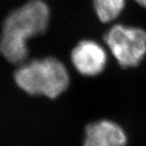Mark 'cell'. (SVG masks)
<instances>
[{
	"instance_id": "cell-7",
	"label": "cell",
	"mask_w": 146,
	"mask_h": 146,
	"mask_svg": "<svg viewBox=\"0 0 146 146\" xmlns=\"http://www.w3.org/2000/svg\"><path fill=\"white\" fill-rule=\"evenodd\" d=\"M135 2H136L139 5H141L143 7L146 8V0H134Z\"/></svg>"
},
{
	"instance_id": "cell-3",
	"label": "cell",
	"mask_w": 146,
	"mask_h": 146,
	"mask_svg": "<svg viewBox=\"0 0 146 146\" xmlns=\"http://www.w3.org/2000/svg\"><path fill=\"white\" fill-rule=\"evenodd\" d=\"M104 40L122 68H135L145 56L146 32L141 28L115 25L106 33Z\"/></svg>"
},
{
	"instance_id": "cell-5",
	"label": "cell",
	"mask_w": 146,
	"mask_h": 146,
	"mask_svg": "<svg viewBox=\"0 0 146 146\" xmlns=\"http://www.w3.org/2000/svg\"><path fill=\"white\" fill-rule=\"evenodd\" d=\"M127 141L123 129L110 120H99L85 127L84 146H125Z\"/></svg>"
},
{
	"instance_id": "cell-4",
	"label": "cell",
	"mask_w": 146,
	"mask_h": 146,
	"mask_svg": "<svg viewBox=\"0 0 146 146\" xmlns=\"http://www.w3.org/2000/svg\"><path fill=\"white\" fill-rule=\"evenodd\" d=\"M71 61L81 75L95 76L104 71L107 54L104 48L98 42L93 40H83L73 48Z\"/></svg>"
},
{
	"instance_id": "cell-6",
	"label": "cell",
	"mask_w": 146,
	"mask_h": 146,
	"mask_svg": "<svg viewBox=\"0 0 146 146\" xmlns=\"http://www.w3.org/2000/svg\"><path fill=\"white\" fill-rule=\"evenodd\" d=\"M126 0H94L97 16L102 23L115 21L125 7Z\"/></svg>"
},
{
	"instance_id": "cell-2",
	"label": "cell",
	"mask_w": 146,
	"mask_h": 146,
	"mask_svg": "<svg viewBox=\"0 0 146 146\" xmlns=\"http://www.w3.org/2000/svg\"><path fill=\"white\" fill-rule=\"evenodd\" d=\"M66 67L55 58L35 59L24 63L15 72L18 87L33 96L56 98L64 93L70 83Z\"/></svg>"
},
{
	"instance_id": "cell-1",
	"label": "cell",
	"mask_w": 146,
	"mask_h": 146,
	"mask_svg": "<svg viewBox=\"0 0 146 146\" xmlns=\"http://www.w3.org/2000/svg\"><path fill=\"white\" fill-rule=\"evenodd\" d=\"M50 9L42 0H30L5 18L0 35V53L13 64L26 59L27 41L46 31Z\"/></svg>"
}]
</instances>
